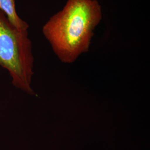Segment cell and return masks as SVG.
<instances>
[{
    "mask_svg": "<svg viewBox=\"0 0 150 150\" xmlns=\"http://www.w3.org/2000/svg\"><path fill=\"white\" fill-rule=\"evenodd\" d=\"M102 18V7L97 0H67L45 23L42 31L60 61L71 64L88 51Z\"/></svg>",
    "mask_w": 150,
    "mask_h": 150,
    "instance_id": "obj_1",
    "label": "cell"
},
{
    "mask_svg": "<svg viewBox=\"0 0 150 150\" xmlns=\"http://www.w3.org/2000/svg\"><path fill=\"white\" fill-rule=\"evenodd\" d=\"M33 63L28 30L16 27L0 11V66L8 71L14 86L30 95Z\"/></svg>",
    "mask_w": 150,
    "mask_h": 150,
    "instance_id": "obj_2",
    "label": "cell"
},
{
    "mask_svg": "<svg viewBox=\"0 0 150 150\" xmlns=\"http://www.w3.org/2000/svg\"><path fill=\"white\" fill-rule=\"evenodd\" d=\"M0 11L3 12L11 23L22 30H28L29 25L18 15L15 0H0Z\"/></svg>",
    "mask_w": 150,
    "mask_h": 150,
    "instance_id": "obj_3",
    "label": "cell"
}]
</instances>
